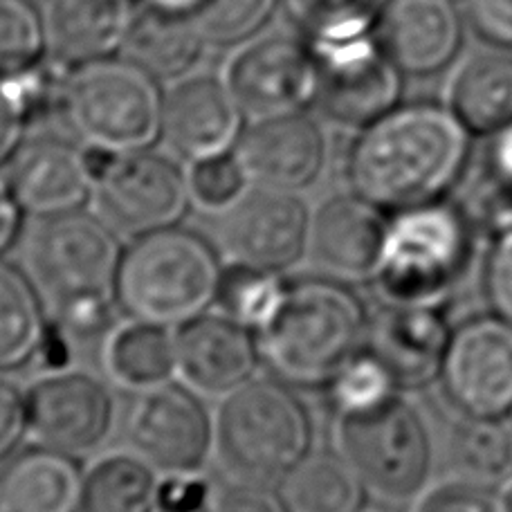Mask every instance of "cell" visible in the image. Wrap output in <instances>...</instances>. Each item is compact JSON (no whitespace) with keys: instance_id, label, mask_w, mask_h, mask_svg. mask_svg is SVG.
<instances>
[{"instance_id":"1","label":"cell","mask_w":512,"mask_h":512,"mask_svg":"<svg viewBox=\"0 0 512 512\" xmlns=\"http://www.w3.org/2000/svg\"><path fill=\"white\" fill-rule=\"evenodd\" d=\"M472 135L447 106H393L360 128L349 155L351 191L387 214L445 200L465 176Z\"/></svg>"},{"instance_id":"2","label":"cell","mask_w":512,"mask_h":512,"mask_svg":"<svg viewBox=\"0 0 512 512\" xmlns=\"http://www.w3.org/2000/svg\"><path fill=\"white\" fill-rule=\"evenodd\" d=\"M120 234L97 214L43 216L25 236L23 272L39 292L52 326L90 337L111 324L122 261Z\"/></svg>"},{"instance_id":"3","label":"cell","mask_w":512,"mask_h":512,"mask_svg":"<svg viewBox=\"0 0 512 512\" xmlns=\"http://www.w3.org/2000/svg\"><path fill=\"white\" fill-rule=\"evenodd\" d=\"M371 315L349 283L322 277L286 281L270 322L256 331L261 362L292 389H326L367 349Z\"/></svg>"},{"instance_id":"4","label":"cell","mask_w":512,"mask_h":512,"mask_svg":"<svg viewBox=\"0 0 512 512\" xmlns=\"http://www.w3.org/2000/svg\"><path fill=\"white\" fill-rule=\"evenodd\" d=\"M481 234L470 209L447 198L391 214L373 286L384 304L443 308L472 270Z\"/></svg>"},{"instance_id":"5","label":"cell","mask_w":512,"mask_h":512,"mask_svg":"<svg viewBox=\"0 0 512 512\" xmlns=\"http://www.w3.org/2000/svg\"><path fill=\"white\" fill-rule=\"evenodd\" d=\"M313 418L292 387L252 378L221 398L214 459L227 481L277 488L313 452Z\"/></svg>"},{"instance_id":"6","label":"cell","mask_w":512,"mask_h":512,"mask_svg":"<svg viewBox=\"0 0 512 512\" xmlns=\"http://www.w3.org/2000/svg\"><path fill=\"white\" fill-rule=\"evenodd\" d=\"M221 274L212 243L180 225L164 227L124 248L117 304L128 317L178 328L216 304Z\"/></svg>"},{"instance_id":"7","label":"cell","mask_w":512,"mask_h":512,"mask_svg":"<svg viewBox=\"0 0 512 512\" xmlns=\"http://www.w3.org/2000/svg\"><path fill=\"white\" fill-rule=\"evenodd\" d=\"M335 450L369 495L387 504L416 501L432 479V432L402 393L369 411L337 416Z\"/></svg>"},{"instance_id":"8","label":"cell","mask_w":512,"mask_h":512,"mask_svg":"<svg viewBox=\"0 0 512 512\" xmlns=\"http://www.w3.org/2000/svg\"><path fill=\"white\" fill-rule=\"evenodd\" d=\"M162 97L158 81L115 54L72 68L63 81L61 108L86 146L122 153L158 140Z\"/></svg>"},{"instance_id":"9","label":"cell","mask_w":512,"mask_h":512,"mask_svg":"<svg viewBox=\"0 0 512 512\" xmlns=\"http://www.w3.org/2000/svg\"><path fill=\"white\" fill-rule=\"evenodd\" d=\"M93 176V203L102 221L120 236L149 234L178 225L191 203L187 173L151 146L104 151L84 146Z\"/></svg>"},{"instance_id":"10","label":"cell","mask_w":512,"mask_h":512,"mask_svg":"<svg viewBox=\"0 0 512 512\" xmlns=\"http://www.w3.org/2000/svg\"><path fill=\"white\" fill-rule=\"evenodd\" d=\"M126 443L158 474H200L214 454V418L198 393L164 382L137 393L124 423Z\"/></svg>"},{"instance_id":"11","label":"cell","mask_w":512,"mask_h":512,"mask_svg":"<svg viewBox=\"0 0 512 512\" xmlns=\"http://www.w3.org/2000/svg\"><path fill=\"white\" fill-rule=\"evenodd\" d=\"M25 400V432L45 450L88 456L111 438L115 398L106 384L79 369H52L36 378Z\"/></svg>"},{"instance_id":"12","label":"cell","mask_w":512,"mask_h":512,"mask_svg":"<svg viewBox=\"0 0 512 512\" xmlns=\"http://www.w3.org/2000/svg\"><path fill=\"white\" fill-rule=\"evenodd\" d=\"M223 79L250 122L301 113L315 104L317 54L308 39L268 34L245 43Z\"/></svg>"},{"instance_id":"13","label":"cell","mask_w":512,"mask_h":512,"mask_svg":"<svg viewBox=\"0 0 512 512\" xmlns=\"http://www.w3.org/2000/svg\"><path fill=\"white\" fill-rule=\"evenodd\" d=\"M438 382L461 418L512 416V324L492 313L456 326Z\"/></svg>"},{"instance_id":"14","label":"cell","mask_w":512,"mask_h":512,"mask_svg":"<svg viewBox=\"0 0 512 512\" xmlns=\"http://www.w3.org/2000/svg\"><path fill=\"white\" fill-rule=\"evenodd\" d=\"M317 54L315 106L328 122L364 128L400 104L402 72L382 52L376 36L313 43Z\"/></svg>"},{"instance_id":"15","label":"cell","mask_w":512,"mask_h":512,"mask_svg":"<svg viewBox=\"0 0 512 512\" xmlns=\"http://www.w3.org/2000/svg\"><path fill=\"white\" fill-rule=\"evenodd\" d=\"M308 216L297 194L250 187L218 214V250L227 265L281 274L304 259Z\"/></svg>"},{"instance_id":"16","label":"cell","mask_w":512,"mask_h":512,"mask_svg":"<svg viewBox=\"0 0 512 512\" xmlns=\"http://www.w3.org/2000/svg\"><path fill=\"white\" fill-rule=\"evenodd\" d=\"M389 216L355 191L319 200L308 216L306 263L328 279L371 281L387 239Z\"/></svg>"},{"instance_id":"17","label":"cell","mask_w":512,"mask_h":512,"mask_svg":"<svg viewBox=\"0 0 512 512\" xmlns=\"http://www.w3.org/2000/svg\"><path fill=\"white\" fill-rule=\"evenodd\" d=\"M234 153L252 187L301 194L322 178L328 140L319 122L301 111L243 126Z\"/></svg>"},{"instance_id":"18","label":"cell","mask_w":512,"mask_h":512,"mask_svg":"<svg viewBox=\"0 0 512 512\" xmlns=\"http://www.w3.org/2000/svg\"><path fill=\"white\" fill-rule=\"evenodd\" d=\"M173 337L176 378L200 398H225L252 380L261 362L256 335L223 313L189 319Z\"/></svg>"},{"instance_id":"19","label":"cell","mask_w":512,"mask_h":512,"mask_svg":"<svg viewBox=\"0 0 512 512\" xmlns=\"http://www.w3.org/2000/svg\"><path fill=\"white\" fill-rule=\"evenodd\" d=\"M243 111L225 79L187 75L162 97V133L173 153L185 160L234 151L243 131Z\"/></svg>"},{"instance_id":"20","label":"cell","mask_w":512,"mask_h":512,"mask_svg":"<svg viewBox=\"0 0 512 512\" xmlns=\"http://www.w3.org/2000/svg\"><path fill=\"white\" fill-rule=\"evenodd\" d=\"M452 331L443 308L384 304L371 315L367 349L400 391H414L441 378Z\"/></svg>"},{"instance_id":"21","label":"cell","mask_w":512,"mask_h":512,"mask_svg":"<svg viewBox=\"0 0 512 512\" xmlns=\"http://www.w3.org/2000/svg\"><path fill=\"white\" fill-rule=\"evenodd\" d=\"M373 36L402 75L429 77L459 54L463 18L454 0H389Z\"/></svg>"},{"instance_id":"22","label":"cell","mask_w":512,"mask_h":512,"mask_svg":"<svg viewBox=\"0 0 512 512\" xmlns=\"http://www.w3.org/2000/svg\"><path fill=\"white\" fill-rule=\"evenodd\" d=\"M5 178L25 214L36 218L75 212L93 198L84 149L57 137L23 144L7 164Z\"/></svg>"},{"instance_id":"23","label":"cell","mask_w":512,"mask_h":512,"mask_svg":"<svg viewBox=\"0 0 512 512\" xmlns=\"http://www.w3.org/2000/svg\"><path fill=\"white\" fill-rule=\"evenodd\" d=\"M133 0H45V48L63 70L120 54Z\"/></svg>"},{"instance_id":"24","label":"cell","mask_w":512,"mask_h":512,"mask_svg":"<svg viewBox=\"0 0 512 512\" xmlns=\"http://www.w3.org/2000/svg\"><path fill=\"white\" fill-rule=\"evenodd\" d=\"M84 472L68 454H18L0 472V512H77Z\"/></svg>"},{"instance_id":"25","label":"cell","mask_w":512,"mask_h":512,"mask_svg":"<svg viewBox=\"0 0 512 512\" xmlns=\"http://www.w3.org/2000/svg\"><path fill=\"white\" fill-rule=\"evenodd\" d=\"M205 36L194 18L135 9L120 54L155 81H178L198 66L205 52Z\"/></svg>"},{"instance_id":"26","label":"cell","mask_w":512,"mask_h":512,"mask_svg":"<svg viewBox=\"0 0 512 512\" xmlns=\"http://www.w3.org/2000/svg\"><path fill=\"white\" fill-rule=\"evenodd\" d=\"M102 364L108 380L126 391H146L176 378V337L167 326L126 319L104 340Z\"/></svg>"},{"instance_id":"27","label":"cell","mask_w":512,"mask_h":512,"mask_svg":"<svg viewBox=\"0 0 512 512\" xmlns=\"http://www.w3.org/2000/svg\"><path fill=\"white\" fill-rule=\"evenodd\" d=\"M470 135H495L512 124V54L479 52L456 70L450 104Z\"/></svg>"},{"instance_id":"28","label":"cell","mask_w":512,"mask_h":512,"mask_svg":"<svg viewBox=\"0 0 512 512\" xmlns=\"http://www.w3.org/2000/svg\"><path fill=\"white\" fill-rule=\"evenodd\" d=\"M48 319L27 274L0 261V373L21 369L41 353Z\"/></svg>"},{"instance_id":"29","label":"cell","mask_w":512,"mask_h":512,"mask_svg":"<svg viewBox=\"0 0 512 512\" xmlns=\"http://www.w3.org/2000/svg\"><path fill=\"white\" fill-rule=\"evenodd\" d=\"M158 481L131 450L106 454L84 472L77 512H155Z\"/></svg>"},{"instance_id":"30","label":"cell","mask_w":512,"mask_h":512,"mask_svg":"<svg viewBox=\"0 0 512 512\" xmlns=\"http://www.w3.org/2000/svg\"><path fill=\"white\" fill-rule=\"evenodd\" d=\"M454 477L504 488L512 479V416L461 418L447 436Z\"/></svg>"},{"instance_id":"31","label":"cell","mask_w":512,"mask_h":512,"mask_svg":"<svg viewBox=\"0 0 512 512\" xmlns=\"http://www.w3.org/2000/svg\"><path fill=\"white\" fill-rule=\"evenodd\" d=\"M288 512H362L367 488L340 454L310 452L279 486Z\"/></svg>"},{"instance_id":"32","label":"cell","mask_w":512,"mask_h":512,"mask_svg":"<svg viewBox=\"0 0 512 512\" xmlns=\"http://www.w3.org/2000/svg\"><path fill=\"white\" fill-rule=\"evenodd\" d=\"M310 43H340L376 32L389 0H279Z\"/></svg>"},{"instance_id":"33","label":"cell","mask_w":512,"mask_h":512,"mask_svg":"<svg viewBox=\"0 0 512 512\" xmlns=\"http://www.w3.org/2000/svg\"><path fill=\"white\" fill-rule=\"evenodd\" d=\"M283 292H286V281L277 272L227 265L218 283L216 304L221 306L223 315L256 333L270 322L281 304Z\"/></svg>"},{"instance_id":"34","label":"cell","mask_w":512,"mask_h":512,"mask_svg":"<svg viewBox=\"0 0 512 512\" xmlns=\"http://www.w3.org/2000/svg\"><path fill=\"white\" fill-rule=\"evenodd\" d=\"M43 18L27 0H0V77H18L41 66Z\"/></svg>"},{"instance_id":"35","label":"cell","mask_w":512,"mask_h":512,"mask_svg":"<svg viewBox=\"0 0 512 512\" xmlns=\"http://www.w3.org/2000/svg\"><path fill=\"white\" fill-rule=\"evenodd\" d=\"M34 68L18 77H0V169L12 162L23 146L25 128L48 108L52 86L34 77Z\"/></svg>"},{"instance_id":"36","label":"cell","mask_w":512,"mask_h":512,"mask_svg":"<svg viewBox=\"0 0 512 512\" xmlns=\"http://www.w3.org/2000/svg\"><path fill=\"white\" fill-rule=\"evenodd\" d=\"M326 389L337 416L380 407L400 393L387 367L369 349L355 355Z\"/></svg>"},{"instance_id":"37","label":"cell","mask_w":512,"mask_h":512,"mask_svg":"<svg viewBox=\"0 0 512 512\" xmlns=\"http://www.w3.org/2000/svg\"><path fill=\"white\" fill-rule=\"evenodd\" d=\"M185 173L191 203L209 214L227 212L252 187L234 151L191 160Z\"/></svg>"},{"instance_id":"38","label":"cell","mask_w":512,"mask_h":512,"mask_svg":"<svg viewBox=\"0 0 512 512\" xmlns=\"http://www.w3.org/2000/svg\"><path fill=\"white\" fill-rule=\"evenodd\" d=\"M279 0H207L194 16L200 34L214 45H239L252 41L270 21Z\"/></svg>"},{"instance_id":"39","label":"cell","mask_w":512,"mask_h":512,"mask_svg":"<svg viewBox=\"0 0 512 512\" xmlns=\"http://www.w3.org/2000/svg\"><path fill=\"white\" fill-rule=\"evenodd\" d=\"M414 512H506L501 490L459 477L427 486L416 499Z\"/></svg>"},{"instance_id":"40","label":"cell","mask_w":512,"mask_h":512,"mask_svg":"<svg viewBox=\"0 0 512 512\" xmlns=\"http://www.w3.org/2000/svg\"><path fill=\"white\" fill-rule=\"evenodd\" d=\"M483 290L492 313L512 324V227L490 239L483 261Z\"/></svg>"},{"instance_id":"41","label":"cell","mask_w":512,"mask_h":512,"mask_svg":"<svg viewBox=\"0 0 512 512\" xmlns=\"http://www.w3.org/2000/svg\"><path fill=\"white\" fill-rule=\"evenodd\" d=\"M214 488L200 474H164L158 481L155 512H203L212 504Z\"/></svg>"},{"instance_id":"42","label":"cell","mask_w":512,"mask_h":512,"mask_svg":"<svg viewBox=\"0 0 512 512\" xmlns=\"http://www.w3.org/2000/svg\"><path fill=\"white\" fill-rule=\"evenodd\" d=\"M209 512H288L281 492L259 483L227 481L214 490Z\"/></svg>"},{"instance_id":"43","label":"cell","mask_w":512,"mask_h":512,"mask_svg":"<svg viewBox=\"0 0 512 512\" xmlns=\"http://www.w3.org/2000/svg\"><path fill=\"white\" fill-rule=\"evenodd\" d=\"M474 30L499 48H512V0H465Z\"/></svg>"},{"instance_id":"44","label":"cell","mask_w":512,"mask_h":512,"mask_svg":"<svg viewBox=\"0 0 512 512\" xmlns=\"http://www.w3.org/2000/svg\"><path fill=\"white\" fill-rule=\"evenodd\" d=\"M23 436H27L23 393L0 378V463L16 450Z\"/></svg>"},{"instance_id":"45","label":"cell","mask_w":512,"mask_h":512,"mask_svg":"<svg viewBox=\"0 0 512 512\" xmlns=\"http://www.w3.org/2000/svg\"><path fill=\"white\" fill-rule=\"evenodd\" d=\"M25 209L18 203L5 176H0V254H5L18 241L23 230Z\"/></svg>"},{"instance_id":"46","label":"cell","mask_w":512,"mask_h":512,"mask_svg":"<svg viewBox=\"0 0 512 512\" xmlns=\"http://www.w3.org/2000/svg\"><path fill=\"white\" fill-rule=\"evenodd\" d=\"M144 7H151L155 12L171 14V16H185L194 18L207 0H142Z\"/></svg>"},{"instance_id":"47","label":"cell","mask_w":512,"mask_h":512,"mask_svg":"<svg viewBox=\"0 0 512 512\" xmlns=\"http://www.w3.org/2000/svg\"><path fill=\"white\" fill-rule=\"evenodd\" d=\"M501 501H504V510L512 512V479L501 488Z\"/></svg>"},{"instance_id":"48","label":"cell","mask_w":512,"mask_h":512,"mask_svg":"<svg viewBox=\"0 0 512 512\" xmlns=\"http://www.w3.org/2000/svg\"><path fill=\"white\" fill-rule=\"evenodd\" d=\"M203 512H209V510H203Z\"/></svg>"}]
</instances>
